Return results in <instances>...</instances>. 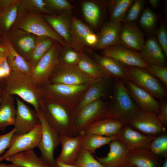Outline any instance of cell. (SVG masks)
Segmentation results:
<instances>
[{"instance_id": "cell-1", "label": "cell", "mask_w": 167, "mask_h": 167, "mask_svg": "<svg viewBox=\"0 0 167 167\" xmlns=\"http://www.w3.org/2000/svg\"><path fill=\"white\" fill-rule=\"evenodd\" d=\"M40 109L49 124L60 135L75 136L74 109L42 98Z\"/></svg>"}, {"instance_id": "cell-2", "label": "cell", "mask_w": 167, "mask_h": 167, "mask_svg": "<svg viewBox=\"0 0 167 167\" xmlns=\"http://www.w3.org/2000/svg\"><path fill=\"white\" fill-rule=\"evenodd\" d=\"M113 88L106 118L117 120L126 124L140 109L133 101L125 82L114 79Z\"/></svg>"}, {"instance_id": "cell-3", "label": "cell", "mask_w": 167, "mask_h": 167, "mask_svg": "<svg viewBox=\"0 0 167 167\" xmlns=\"http://www.w3.org/2000/svg\"><path fill=\"white\" fill-rule=\"evenodd\" d=\"M91 84L69 85L47 81L38 85L41 98L55 101L75 110Z\"/></svg>"}, {"instance_id": "cell-4", "label": "cell", "mask_w": 167, "mask_h": 167, "mask_svg": "<svg viewBox=\"0 0 167 167\" xmlns=\"http://www.w3.org/2000/svg\"><path fill=\"white\" fill-rule=\"evenodd\" d=\"M6 92L21 98L31 105L37 113L41 97L38 85L28 74L11 72L5 79Z\"/></svg>"}, {"instance_id": "cell-5", "label": "cell", "mask_w": 167, "mask_h": 167, "mask_svg": "<svg viewBox=\"0 0 167 167\" xmlns=\"http://www.w3.org/2000/svg\"><path fill=\"white\" fill-rule=\"evenodd\" d=\"M13 29H22L36 36L50 37L62 46L67 44L44 20L41 15L34 11L18 9L16 19L11 28Z\"/></svg>"}, {"instance_id": "cell-6", "label": "cell", "mask_w": 167, "mask_h": 167, "mask_svg": "<svg viewBox=\"0 0 167 167\" xmlns=\"http://www.w3.org/2000/svg\"><path fill=\"white\" fill-rule=\"evenodd\" d=\"M127 80L147 91L156 99L165 100L167 92L160 82L144 68L126 66Z\"/></svg>"}, {"instance_id": "cell-7", "label": "cell", "mask_w": 167, "mask_h": 167, "mask_svg": "<svg viewBox=\"0 0 167 167\" xmlns=\"http://www.w3.org/2000/svg\"><path fill=\"white\" fill-rule=\"evenodd\" d=\"M109 103L102 99L89 103L75 112L74 126L75 136L83 133L88 126L105 118Z\"/></svg>"}, {"instance_id": "cell-8", "label": "cell", "mask_w": 167, "mask_h": 167, "mask_svg": "<svg viewBox=\"0 0 167 167\" xmlns=\"http://www.w3.org/2000/svg\"><path fill=\"white\" fill-rule=\"evenodd\" d=\"M42 129V136L38 145L41 153V158L46 163L54 167L56 160L55 150L60 144V135L48 123L40 109L37 112Z\"/></svg>"}, {"instance_id": "cell-9", "label": "cell", "mask_w": 167, "mask_h": 167, "mask_svg": "<svg viewBox=\"0 0 167 167\" xmlns=\"http://www.w3.org/2000/svg\"><path fill=\"white\" fill-rule=\"evenodd\" d=\"M97 79L88 76L75 66L59 62L47 81L52 84L80 85L92 84Z\"/></svg>"}, {"instance_id": "cell-10", "label": "cell", "mask_w": 167, "mask_h": 167, "mask_svg": "<svg viewBox=\"0 0 167 167\" xmlns=\"http://www.w3.org/2000/svg\"><path fill=\"white\" fill-rule=\"evenodd\" d=\"M62 48V45L55 41L32 70L30 75L38 85L48 81L59 62V57Z\"/></svg>"}, {"instance_id": "cell-11", "label": "cell", "mask_w": 167, "mask_h": 167, "mask_svg": "<svg viewBox=\"0 0 167 167\" xmlns=\"http://www.w3.org/2000/svg\"><path fill=\"white\" fill-rule=\"evenodd\" d=\"M157 114L140 109L126 124L135 130L148 135L156 136L166 133V128L160 122Z\"/></svg>"}, {"instance_id": "cell-12", "label": "cell", "mask_w": 167, "mask_h": 167, "mask_svg": "<svg viewBox=\"0 0 167 167\" xmlns=\"http://www.w3.org/2000/svg\"><path fill=\"white\" fill-rule=\"evenodd\" d=\"M16 103L14 125L17 135L27 133L40 123L38 113L25 103L18 97L14 96Z\"/></svg>"}, {"instance_id": "cell-13", "label": "cell", "mask_w": 167, "mask_h": 167, "mask_svg": "<svg viewBox=\"0 0 167 167\" xmlns=\"http://www.w3.org/2000/svg\"><path fill=\"white\" fill-rule=\"evenodd\" d=\"M42 136L40 123L30 131L20 135L15 134L8 150L0 156V162L15 154L33 150L37 147Z\"/></svg>"}, {"instance_id": "cell-14", "label": "cell", "mask_w": 167, "mask_h": 167, "mask_svg": "<svg viewBox=\"0 0 167 167\" xmlns=\"http://www.w3.org/2000/svg\"><path fill=\"white\" fill-rule=\"evenodd\" d=\"M6 35L16 51L29 62L36 36L20 29H11Z\"/></svg>"}, {"instance_id": "cell-15", "label": "cell", "mask_w": 167, "mask_h": 167, "mask_svg": "<svg viewBox=\"0 0 167 167\" xmlns=\"http://www.w3.org/2000/svg\"><path fill=\"white\" fill-rule=\"evenodd\" d=\"M104 56L112 58L124 65L146 69L150 64L142 58L139 52L118 44L103 49Z\"/></svg>"}, {"instance_id": "cell-16", "label": "cell", "mask_w": 167, "mask_h": 167, "mask_svg": "<svg viewBox=\"0 0 167 167\" xmlns=\"http://www.w3.org/2000/svg\"><path fill=\"white\" fill-rule=\"evenodd\" d=\"M145 42L144 34L135 23L122 22L119 35L120 45L139 52Z\"/></svg>"}, {"instance_id": "cell-17", "label": "cell", "mask_w": 167, "mask_h": 167, "mask_svg": "<svg viewBox=\"0 0 167 167\" xmlns=\"http://www.w3.org/2000/svg\"><path fill=\"white\" fill-rule=\"evenodd\" d=\"M155 136L143 134L124 124L116 135L117 139L123 144L129 150L138 148L148 149Z\"/></svg>"}, {"instance_id": "cell-18", "label": "cell", "mask_w": 167, "mask_h": 167, "mask_svg": "<svg viewBox=\"0 0 167 167\" xmlns=\"http://www.w3.org/2000/svg\"><path fill=\"white\" fill-rule=\"evenodd\" d=\"M126 87L135 103L141 110L158 114L161 107L159 101L147 91L127 80Z\"/></svg>"}, {"instance_id": "cell-19", "label": "cell", "mask_w": 167, "mask_h": 167, "mask_svg": "<svg viewBox=\"0 0 167 167\" xmlns=\"http://www.w3.org/2000/svg\"><path fill=\"white\" fill-rule=\"evenodd\" d=\"M109 150L105 156H95L107 167H124L129 163V152L125 145L117 139L109 144Z\"/></svg>"}, {"instance_id": "cell-20", "label": "cell", "mask_w": 167, "mask_h": 167, "mask_svg": "<svg viewBox=\"0 0 167 167\" xmlns=\"http://www.w3.org/2000/svg\"><path fill=\"white\" fill-rule=\"evenodd\" d=\"M84 134L74 137L60 136L62 149L56 161L69 165H75L82 149L81 144Z\"/></svg>"}, {"instance_id": "cell-21", "label": "cell", "mask_w": 167, "mask_h": 167, "mask_svg": "<svg viewBox=\"0 0 167 167\" xmlns=\"http://www.w3.org/2000/svg\"><path fill=\"white\" fill-rule=\"evenodd\" d=\"M84 50L102 68L109 78H114L124 82L127 80L126 66L111 58L101 56L85 47Z\"/></svg>"}, {"instance_id": "cell-22", "label": "cell", "mask_w": 167, "mask_h": 167, "mask_svg": "<svg viewBox=\"0 0 167 167\" xmlns=\"http://www.w3.org/2000/svg\"><path fill=\"white\" fill-rule=\"evenodd\" d=\"M0 43L4 48L5 54L11 72L30 75L32 69L30 63L16 51L6 35L0 37Z\"/></svg>"}, {"instance_id": "cell-23", "label": "cell", "mask_w": 167, "mask_h": 167, "mask_svg": "<svg viewBox=\"0 0 167 167\" xmlns=\"http://www.w3.org/2000/svg\"><path fill=\"white\" fill-rule=\"evenodd\" d=\"M122 22L109 21L104 24L101 30L96 34V49H104L119 44V35Z\"/></svg>"}, {"instance_id": "cell-24", "label": "cell", "mask_w": 167, "mask_h": 167, "mask_svg": "<svg viewBox=\"0 0 167 167\" xmlns=\"http://www.w3.org/2000/svg\"><path fill=\"white\" fill-rule=\"evenodd\" d=\"M42 16L53 29L70 45L71 43L70 31L72 18L71 11H65L57 15Z\"/></svg>"}, {"instance_id": "cell-25", "label": "cell", "mask_w": 167, "mask_h": 167, "mask_svg": "<svg viewBox=\"0 0 167 167\" xmlns=\"http://www.w3.org/2000/svg\"><path fill=\"white\" fill-rule=\"evenodd\" d=\"M139 52L142 59L148 64L167 67L166 57L156 37L148 38Z\"/></svg>"}, {"instance_id": "cell-26", "label": "cell", "mask_w": 167, "mask_h": 167, "mask_svg": "<svg viewBox=\"0 0 167 167\" xmlns=\"http://www.w3.org/2000/svg\"><path fill=\"white\" fill-rule=\"evenodd\" d=\"M124 124L122 122L117 120L105 118L88 126L84 130L83 134L105 136H116Z\"/></svg>"}, {"instance_id": "cell-27", "label": "cell", "mask_w": 167, "mask_h": 167, "mask_svg": "<svg viewBox=\"0 0 167 167\" xmlns=\"http://www.w3.org/2000/svg\"><path fill=\"white\" fill-rule=\"evenodd\" d=\"M163 161L148 149L138 148L129 152V163L135 167H161Z\"/></svg>"}, {"instance_id": "cell-28", "label": "cell", "mask_w": 167, "mask_h": 167, "mask_svg": "<svg viewBox=\"0 0 167 167\" xmlns=\"http://www.w3.org/2000/svg\"><path fill=\"white\" fill-rule=\"evenodd\" d=\"M92 30L76 17H72L70 31L71 40L70 46L77 52H84L87 36L93 32Z\"/></svg>"}, {"instance_id": "cell-29", "label": "cell", "mask_w": 167, "mask_h": 167, "mask_svg": "<svg viewBox=\"0 0 167 167\" xmlns=\"http://www.w3.org/2000/svg\"><path fill=\"white\" fill-rule=\"evenodd\" d=\"M109 78L98 79L91 84L75 109V112L89 103L101 99L109 85Z\"/></svg>"}, {"instance_id": "cell-30", "label": "cell", "mask_w": 167, "mask_h": 167, "mask_svg": "<svg viewBox=\"0 0 167 167\" xmlns=\"http://www.w3.org/2000/svg\"><path fill=\"white\" fill-rule=\"evenodd\" d=\"M5 92L0 103V130L4 131L7 127L14 125L16 113L15 98Z\"/></svg>"}, {"instance_id": "cell-31", "label": "cell", "mask_w": 167, "mask_h": 167, "mask_svg": "<svg viewBox=\"0 0 167 167\" xmlns=\"http://www.w3.org/2000/svg\"><path fill=\"white\" fill-rule=\"evenodd\" d=\"M5 160L22 167H53L44 162L33 150L15 154Z\"/></svg>"}, {"instance_id": "cell-32", "label": "cell", "mask_w": 167, "mask_h": 167, "mask_svg": "<svg viewBox=\"0 0 167 167\" xmlns=\"http://www.w3.org/2000/svg\"><path fill=\"white\" fill-rule=\"evenodd\" d=\"M75 66L84 74L93 79L109 78L101 66L84 52L81 54L80 59Z\"/></svg>"}, {"instance_id": "cell-33", "label": "cell", "mask_w": 167, "mask_h": 167, "mask_svg": "<svg viewBox=\"0 0 167 167\" xmlns=\"http://www.w3.org/2000/svg\"><path fill=\"white\" fill-rule=\"evenodd\" d=\"M101 3L93 1H86L82 6V12L87 22L96 28L101 22L104 13V7Z\"/></svg>"}, {"instance_id": "cell-34", "label": "cell", "mask_w": 167, "mask_h": 167, "mask_svg": "<svg viewBox=\"0 0 167 167\" xmlns=\"http://www.w3.org/2000/svg\"><path fill=\"white\" fill-rule=\"evenodd\" d=\"M19 2L0 10V33L2 36L6 35L10 32L15 22Z\"/></svg>"}, {"instance_id": "cell-35", "label": "cell", "mask_w": 167, "mask_h": 167, "mask_svg": "<svg viewBox=\"0 0 167 167\" xmlns=\"http://www.w3.org/2000/svg\"><path fill=\"white\" fill-rule=\"evenodd\" d=\"M55 41L54 40L50 37L36 36L35 46L29 60L32 70L51 47Z\"/></svg>"}, {"instance_id": "cell-36", "label": "cell", "mask_w": 167, "mask_h": 167, "mask_svg": "<svg viewBox=\"0 0 167 167\" xmlns=\"http://www.w3.org/2000/svg\"><path fill=\"white\" fill-rule=\"evenodd\" d=\"M117 139L116 136H105L96 135H85L81 144V149L92 154L101 147L109 144L112 140Z\"/></svg>"}, {"instance_id": "cell-37", "label": "cell", "mask_w": 167, "mask_h": 167, "mask_svg": "<svg viewBox=\"0 0 167 167\" xmlns=\"http://www.w3.org/2000/svg\"><path fill=\"white\" fill-rule=\"evenodd\" d=\"M134 0L111 1L110 5L109 21L122 22Z\"/></svg>"}, {"instance_id": "cell-38", "label": "cell", "mask_w": 167, "mask_h": 167, "mask_svg": "<svg viewBox=\"0 0 167 167\" xmlns=\"http://www.w3.org/2000/svg\"><path fill=\"white\" fill-rule=\"evenodd\" d=\"M18 9L32 10L42 15H53L45 0H20Z\"/></svg>"}, {"instance_id": "cell-39", "label": "cell", "mask_w": 167, "mask_h": 167, "mask_svg": "<svg viewBox=\"0 0 167 167\" xmlns=\"http://www.w3.org/2000/svg\"><path fill=\"white\" fill-rule=\"evenodd\" d=\"M148 149L156 156L167 157V134L166 133L155 136L151 141Z\"/></svg>"}, {"instance_id": "cell-40", "label": "cell", "mask_w": 167, "mask_h": 167, "mask_svg": "<svg viewBox=\"0 0 167 167\" xmlns=\"http://www.w3.org/2000/svg\"><path fill=\"white\" fill-rule=\"evenodd\" d=\"M81 54L67 44L62 46L59 57V62L67 65L75 66L80 59Z\"/></svg>"}, {"instance_id": "cell-41", "label": "cell", "mask_w": 167, "mask_h": 167, "mask_svg": "<svg viewBox=\"0 0 167 167\" xmlns=\"http://www.w3.org/2000/svg\"><path fill=\"white\" fill-rule=\"evenodd\" d=\"M158 20L157 15L149 8L143 10L139 20L140 26L146 31L151 32L155 28Z\"/></svg>"}, {"instance_id": "cell-42", "label": "cell", "mask_w": 167, "mask_h": 167, "mask_svg": "<svg viewBox=\"0 0 167 167\" xmlns=\"http://www.w3.org/2000/svg\"><path fill=\"white\" fill-rule=\"evenodd\" d=\"M75 165L77 167H107L98 161L92 154L82 149Z\"/></svg>"}, {"instance_id": "cell-43", "label": "cell", "mask_w": 167, "mask_h": 167, "mask_svg": "<svg viewBox=\"0 0 167 167\" xmlns=\"http://www.w3.org/2000/svg\"><path fill=\"white\" fill-rule=\"evenodd\" d=\"M52 15H57L63 12L71 11L74 6L66 0H45Z\"/></svg>"}, {"instance_id": "cell-44", "label": "cell", "mask_w": 167, "mask_h": 167, "mask_svg": "<svg viewBox=\"0 0 167 167\" xmlns=\"http://www.w3.org/2000/svg\"><path fill=\"white\" fill-rule=\"evenodd\" d=\"M144 0H134L122 22H134L139 16L145 3Z\"/></svg>"}, {"instance_id": "cell-45", "label": "cell", "mask_w": 167, "mask_h": 167, "mask_svg": "<svg viewBox=\"0 0 167 167\" xmlns=\"http://www.w3.org/2000/svg\"><path fill=\"white\" fill-rule=\"evenodd\" d=\"M146 69L153 75L156 76L163 83L165 87H167V67L150 64Z\"/></svg>"}, {"instance_id": "cell-46", "label": "cell", "mask_w": 167, "mask_h": 167, "mask_svg": "<svg viewBox=\"0 0 167 167\" xmlns=\"http://www.w3.org/2000/svg\"><path fill=\"white\" fill-rule=\"evenodd\" d=\"M156 39L165 57L167 56V30L165 24L162 22L156 32Z\"/></svg>"}, {"instance_id": "cell-47", "label": "cell", "mask_w": 167, "mask_h": 167, "mask_svg": "<svg viewBox=\"0 0 167 167\" xmlns=\"http://www.w3.org/2000/svg\"><path fill=\"white\" fill-rule=\"evenodd\" d=\"M16 129L14 128L4 135H0V155L10 147L15 135Z\"/></svg>"}, {"instance_id": "cell-48", "label": "cell", "mask_w": 167, "mask_h": 167, "mask_svg": "<svg viewBox=\"0 0 167 167\" xmlns=\"http://www.w3.org/2000/svg\"><path fill=\"white\" fill-rule=\"evenodd\" d=\"M11 73L5 54L0 52V79L5 80Z\"/></svg>"}, {"instance_id": "cell-49", "label": "cell", "mask_w": 167, "mask_h": 167, "mask_svg": "<svg viewBox=\"0 0 167 167\" xmlns=\"http://www.w3.org/2000/svg\"><path fill=\"white\" fill-rule=\"evenodd\" d=\"M161 111L157 114V118L161 123L165 127L167 126V101L165 100H160Z\"/></svg>"}, {"instance_id": "cell-50", "label": "cell", "mask_w": 167, "mask_h": 167, "mask_svg": "<svg viewBox=\"0 0 167 167\" xmlns=\"http://www.w3.org/2000/svg\"><path fill=\"white\" fill-rule=\"evenodd\" d=\"M97 41L96 34L93 32L88 34L85 39L86 46H89L94 48Z\"/></svg>"}, {"instance_id": "cell-51", "label": "cell", "mask_w": 167, "mask_h": 167, "mask_svg": "<svg viewBox=\"0 0 167 167\" xmlns=\"http://www.w3.org/2000/svg\"><path fill=\"white\" fill-rule=\"evenodd\" d=\"M6 92V84L5 79H0V97Z\"/></svg>"}, {"instance_id": "cell-52", "label": "cell", "mask_w": 167, "mask_h": 167, "mask_svg": "<svg viewBox=\"0 0 167 167\" xmlns=\"http://www.w3.org/2000/svg\"><path fill=\"white\" fill-rule=\"evenodd\" d=\"M54 167H77L75 165L66 164L56 160L55 165Z\"/></svg>"}, {"instance_id": "cell-53", "label": "cell", "mask_w": 167, "mask_h": 167, "mask_svg": "<svg viewBox=\"0 0 167 167\" xmlns=\"http://www.w3.org/2000/svg\"><path fill=\"white\" fill-rule=\"evenodd\" d=\"M148 2L152 8L155 9L158 6L160 1L159 0H148Z\"/></svg>"}, {"instance_id": "cell-54", "label": "cell", "mask_w": 167, "mask_h": 167, "mask_svg": "<svg viewBox=\"0 0 167 167\" xmlns=\"http://www.w3.org/2000/svg\"><path fill=\"white\" fill-rule=\"evenodd\" d=\"M0 167H22L16 164L11 163L6 164L5 163H0Z\"/></svg>"}, {"instance_id": "cell-55", "label": "cell", "mask_w": 167, "mask_h": 167, "mask_svg": "<svg viewBox=\"0 0 167 167\" xmlns=\"http://www.w3.org/2000/svg\"><path fill=\"white\" fill-rule=\"evenodd\" d=\"M161 167H167V157L165 158Z\"/></svg>"}, {"instance_id": "cell-56", "label": "cell", "mask_w": 167, "mask_h": 167, "mask_svg": "<svg viewBox=\"0 0 167 167\" xmlns=\"http://www.w3.org/2000/svg\"><path fill=\"white\" fill-rule=\"evenodd\" d=\"M124 167H135L134 166L129 163H128Z\"/></svg>"}, {"instance_id": "cell-57", "label": "cell", "mask_w": 167, "mask_h": 167, "mask_svg": "<svg viewBox=\"0 0 167 167\" xmlns=\"http://www.w3.org/2000/svg\"><path fill=\"white\" fill-rule=\"evenodd\" d=\"M2 96L0 97V103L2 101Z\"/></svg>"}, {"instance_id": "cell-58", "label": "cell", "mask_w": 167, "mask_h": 167, "mask_svg": "<svg viewBox=\"0 0 167 167\" xmlns=\"http://www.w3.org/2000/svg\"><path fill=\"white\" fill-rule=\"evenodd\" d=\"M2 36V35L0 33V37H1Z\"/></svg>"}]
</instances>
